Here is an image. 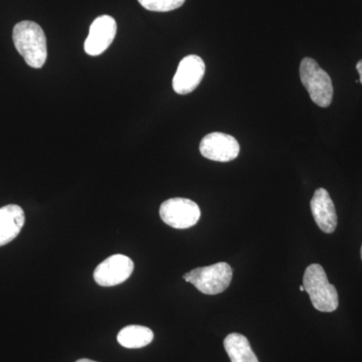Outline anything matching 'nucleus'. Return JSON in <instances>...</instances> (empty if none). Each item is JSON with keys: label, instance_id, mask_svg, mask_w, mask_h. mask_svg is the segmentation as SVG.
I'll return each mask as SVG.
<instances>
[{"label": "nucleus", "instance_id": "nucleus-1", "mask_svg": "<svg viewBox=\"0 0 362 362\" xmlns=\"http://www.w3.org/2000/svg\"><path fill=\"white\" fill-rule=\"evenodd\" d=\"M13 40L28 66L33 69L44 66L47 58V37L40 25L30 21H21L13 28Z\"/></svg>", "mask_w": 362, "mask_h": 362}, {"label": "nucleus", "instance_id": "nucleus-2", "mask_svg": "<svg viewBox=\"0 0 362 362\" xmlns=\"http://www.w3.org/2000/svg\"><path fill=\"white\" fill-rule=\"evenodd\" d=\"M305 291L310 296L314 308L320 312H333L339 305L337 288L330 284L323 267L312 264L305 271Z\"/></svg>", "mask_w": 362, "mask_h": 362}, {"label": "nucleus", "instance_id": "nucleus-3", "mask_svg": "<svg viewBox=\"0 0 362 362\" xmlns=\"http://www.w3.org/2000/svg\"><path fill=\"white\" fill-rule=\"evenodd\" d=\"M300 78L317 106L327 108L332 103L333 86L330 76L314 59L304 58L300 64Z\"/></svg>", "mask_w": 362, "mask_h": 362}, {"label": "nucleus", "instance_id": "nucleus-4", "mask_svg": "<svg viewBox=\"0 0 362 362\" xmlns=\"http://www.w3.org/2000/svg\"><path fill=\"white\" fill-rule=\"evenodd\" d=\"M199 292L206 295H218L228 289L233 279V269L226 263L201 267L183 275Z\"/></svg>", "mask_w": 362, "mask_h": 362}, {"label": "nucleus", "instance_id": "nucleus-5", "mask_svg": "<svg viewBox=\"0 0 362 362\" xmlns=\"http://www.w3.org/2000/svg\"><path fill=\"white\" fill-rule=\"evenodd\" d=\"M159 214L166 225L183 230L197 225L201 218V209L197 202L175 197L168 199L161 204Z\"/></svg>", "mask_w": 362, "mask_h": 362}, {"label": "nucleus", "instance_id": "nucleus-6", "mask_svg": "<svg viewBox=\"0 0 362 362\" xmlns=\"http://www.w3.org/2000/svg\"><path fill=\"white\" fill-rule=\"evenodd\" d=\"M134 270L132 259L124 255H113L102 262L94 272V279L98 285L113 287L122 284Z\"/></svg>", "mask_w": 362, "mask_h": 362}, {"label": "nucleus", "instance_id": "nucleus-7", "mask_svg": "<svg viewBox=\"0 0 362 362\" xmlns=\"http://www.w3.org/2000/svg\"><path fill=\"white\" fill-rule=\"evenodd\" d=\"M199 151L209 160L228 162L239 156L240 144L233 136L221 132L209 133L202 140Z\"/></svg>", "mask_w": 362, "mask_h": 362}, {"label": "nucleus", "instance_id": "nucleus-8", "mask_svg": "<svg viewBox=\"0 0 362 362\" xmlns=\"http://www.w3.org/2000/svg\"><path fill=\"white\" fill-rule=\"evenodd\" d=\"M206 73V64L201 57L190 54L181 59L173 80V87L178 95L194 92L201 84Z\"/></svg>", "mask_w": 362, "mask_h": 362}, {"label": "nucleus", "instance_id": "nucleus-9", "mask_svg": "<svg viewBox=\"0 0 362 362\" xmlns=\"http://www.w3.org/2000/svg\"><path fill=\"white\" fill-rule=\"evenodd\" d=\"M117 33L116 21L110 16H101L93 21L84 49L89 56H100L110 47Z\"/></svg>", "mask_w": 362, "mask_h": 362}, {"label": "nucleus", "instance_id": "nucleus-10", "mask_svg": "<svg viewBox=\"0 0 362 362\" xmlns=\"http://www.w3.org/2000/svg\"><path fill=\"white\" fill-rule=\"evenodd\" d=\"M310 206L319 228L325 233L334 232L337 226V214L327 190L318 188L312 197Z\"/></svg>", "mask_w": 362, "mask_h": 362}, {"label": "nucleus", "instance_id": "nucleus-11", "mask_svg": "<svg viewBox=\"0 0 362 362\" xmlns=\"http://www.w3.org/2000/svg\"><path fill=\"white\" fill-rule=\"evenodd\" d=\"M25 223L23 209L16 204L0 209V247L13 242L23 230Z\"/></svg>", "mask_w": 362, "mask_h": 362}, {"label": "nucleus", "instance_id": "nucleus-12", "mask_svg": "<svg viewBox=\"0 0 362 362\" xmlns=\"http://www.w3.org/2000/svg\"><path fill=\"white\" fill-rule=\"evenodd\" d=\"M225 349L232 362H259L249 340L240 333H230L223 341Z\"/></svg>", "mask_w": 362, "mask_h": 362}, {"label": "nucleus", "instance_id": "nucleus-13", "mask_svg": "<svg viewBox=\"0 0 362 362\" xmlns=\"http://www.w3.org/2000/svg\"><path fill=\"white\" fill-rule=\"evenodd\" d=\"M154 334L148 327L141 325H129L118 333L117 340L125 349H142L153 341Z\"/></svg>", "mask_w": 362, "mask_h": 362}, {"label": "nucleus", "instance_id": "nucleus-14", "mask_svg": "<svg viewBox=\"0 0 362 362\" xmlns=\"http://www.w3.org/2000/svg\"><path fill=\"white\" fill-rule=\"evenodd\" d=\"M145 9L156 13H168L183 6L185 0H138Z\"/></svg>", "mask_w": 362, "mask_h": 362}, {"label": "nucleus", "instance_id": "nucleus-15", "mask_svg": "<svg viewBox=\"0 0 362 362\" xmlns=\"http://www.w3.org/2000/svg\"><path fill=\"white\" fill-rule=\"evenodd\" d=\"M356 70L358 71L359 77H361V78H359V82L362 84V59L357 63Z\"/></svg>", "mask_w": 362, "mask_h": 362}, {"label": "nucleus", "instance_id": "nucleus-16", "mask_svg": "<svg viewBox=\"0 0 362 362\" xmlns=\"http://www.w3.org/2000/svg\"><path fill=\"white\" fill-rule=\"evenodd\" d=\"M76 362H97V361H90V359L83 358V359H80V361H78Z\"/></svg>", "mask_w": 362, "mask_h": 362}, {"label": "nucleus", "instance_id": "nucleus-17", "mask_svg": "<svg viewBox=\"0 0 362 362\" xmlns=\"http://www.w3.org/2000/svg\"><path fill=\"white\" fill-rule=\"evenodd\" d=\"M300 291H301V292H304L305 291L304 286L303 285L300 286Z\"/></svg>", "mask_w": 362, "mask_h": 362}, {"label": "nucleus", "instance_id": "nucleus-18", "mask_svg": "<svg viewBox=\"0 0 362 362\" xmlns=\"http://www.w3.org/2000/svg\"><path fill=\"white\" fill-rule=\"evenodd\" d=\"M361 259H362V247H361Z\"/></svg>", "mask_w": 362, "mask_h": 362}]
</instances>
